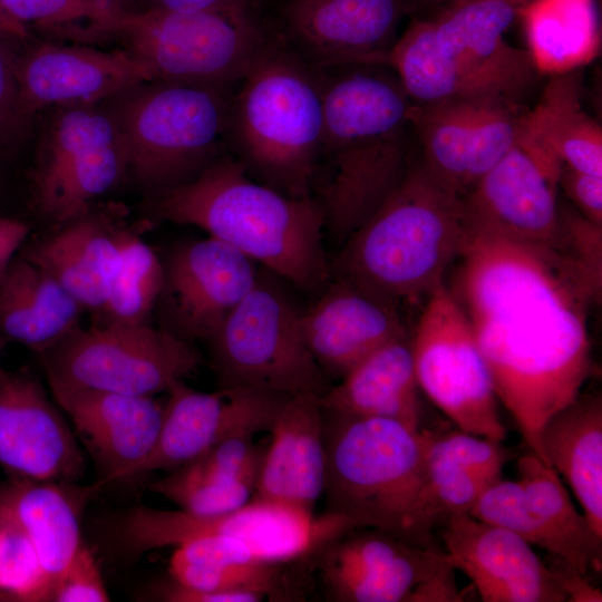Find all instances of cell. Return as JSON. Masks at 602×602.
<instances>
[{
    "instance_id": "6da1fadb",
    "label": "cell",
    "mask_w": 602,
    "mask_h": 602,
    "mask_svg": "<svg viewBox=\"0 0 602 602\" xmlns=\"http://www.w3.org/2000/svg\"><path fill=\"white\" fill-rule=\"evenodd\" d=\"M449 288L489 370L497 400L545 464L541 435L593 373L589 310L601 300L555 251L467 232Z\"/></svg>"
},
{
    "instance_id": "7a4b0ae2",
    "label": "cell",
    "mask_w": 602,
    "mask_h": 602,
    "mask_svg": "<svg viewBox=\"0 0 602 602\" xmlns=\"http://www.w3.org/2000/svg\"><path fill=\"white\" fill-rule=\"evenodd\" d=\"M385 65L322 69L319 161L328 164L319 194L324 227L342 244L388 200L410 164L411 100Z\"/></svg>"
},
{
    "instance_id": "3957f363",
    "label": "cell",
    "mask_w": 602,
    "mask_h": 602,
    "mask_svg": "<svg viewBox=\"0 0 602 602\" xmlns=\"http://www.w3.org/2000/svg\"><path fill=\"white\" fill-rule=\"evenodd\" d=\"M147 222L194 225L298 288H321L331 273L317 198L293 197L253 181L233 156L219 155L192 181L151 194Z\"/></svg>"
},
{
    "instance_id": "277c9868",
    "label": "cell",
    "mask_w": 602,
    "mask_h": 602,
    "mask_svg": "<svg viewBox=\"0 0 602 602\" xmlns=\"http://www.w3.org/2000/svg\"><path fill=\"white\" fill-rule=\"evenodd\" d=\"M526 1H450L437 14L412 21L386 64L414 104L476 96L521 104L540 74L528 51L512 46L505 32Z\"/></svg>"
},
{
    "instance_id": "5b68a950",
    "label": "cell",
    "mask_w": 602,
    "mask_h": 602,
    "mask_svg": "<svg viewBox=\"0 0 602 602\" xmlns=\"http://www.w3.org/2000/svg\"><path fill=\"white\" fill-rule=\"evenodd\" d=\"M467 232L460 198L412 161L378 211L343 243L336 278L401 304H417L445 284Z\"/></svg>"
},
{
    "instance_id": "8992f818",
    "label": "cell",
    "mask_w": 602,
    "mask_h": 602,
    "mask_svg": "<svg viewBox=\"0 0 602 602\" xmlns=\"http://www.w3.org/2000/svg\"><path fill=\"white\" fill-rule=\"evenodd\" d=\"M230 98L225 139L262 184L311 196L323 127V74L269 41Z\"/></svg>"
},
{
    "instance_id": "52a82bcc",
    "label": "cell",
    "mask_w": 602,
    "mask_h": 602,
    "mask_svg": "<svg viewBox=\"0 0 602 602\" xmlns=\"http://www.w3.org/2000/svg\"><path fill=\"white\" fill-rule=\"evenodd\" d=\"M323 416L326 513L353 527H373L433 546L419 508L429 430L326 409Z\"/></svg>"
},
{
    "instance_id": "ba28073f",
    "label": "cell",
    "mask_w": 602,
    "mask_h": 602,
    "mask_svg": "<svg viewBox=\"0 0 602 602\" xmlns=\"http://www.w3.org/2000/svg\"><path fill=\"white\" fill-rule=\"evenodd\" d=\"M229 93L161 81L142 82L111 98L123 136L127 176L147 195L196 177L225 139Z\"/></svg>"
},
{
    "instance_id": "9c48e42d",
    "label": "cell",
    "mask_w": 602,
    "mask_h": 602,
    "mask_svg": "<svg viewBox=\"0 0 602 602\" xmlns=\"http://www.w3.org/2000/svg\"><path fill=\"white\" fill-rule=\"evenodd\" d=\"M100 38L118 40L152 81L229 93L269 42L250 12H185L120 8Z\"/></svg>"
},
{
    "instance_id": "30bf717a",
    "label": "cell",
    "mask_w": 602,
    "mask_h": 602,
    "mask_svg": "<svg viewBox=\"0 0 602 602\" xmlns=\"http://www.w3.org/2000/svg\"><path fill=\"white\" fill-rule=\"evenodd\" d=\"M301 311L271 279H258L206 341L217 388H243L289 397H321L328 377L310 353Z\"/></svg>"
},
{
    "instance_id": "8fae6325",
    "label": "cell",
    "mask_w": 602,
    "mask_h": 602,
    "mask_svg": "<svg viewBox=\"0 0 602 602\" xmlns=\"http://www.w3.org/2000/svg\"><path fill=\"white\" fill-rule=\"evenodd\" d=\"M48 383L155 396L200 363L192 342L147 324H80L38 353Z\"/></svg>"
},
{
    "instance_id": "7c38bea8",
    "label": "cell",
    "mask_w": 602,
    "mask_h": 602,
    "mask_svg": "<svg viewBox=\"0 0 602 602\" xmlns=\"http://www.w3.org/2000/svg\"><path fill=\"white\" fill-rule=\"evenodd\" d=\"M350 528L351 523L336 514L315 516L252 497L236 509L211 515L136 506L120 516L115 536L125 553L134 556L198 537L225 536L241 540L261 560L290 562Z\"/></svg>"
},
{
    "instance_id": "4fadbf2b",
    "label": "cell",
    "mask_w": 602,
    "mask_h": 602,
    "mask_svg": "<svg viewBox=\"0 0 602 602\" xmlns=\"http://www.w3.org/2000/svg\"><path fill=\"white\" fill-rule=\"evenodd\" d=\"M419 389L460 430L503 441L493 380L458 301L444 284L424 303L411 332Z\"/></svg>"
},
{
    "instance_id": "5bb4252c",
    "label": "cell",
    "mask_w": 602,
    "mask_h": 602,
    "mask_svg": "<svg viewBox=\"0 0 602 602\" xmlns=\"http://www.w3.org/2000/svg\"><path fill=\"white\" fill-rule=\"evenodd\" d=\"M126 176V149L111 113L96 105L61 107L38 146L33 204L57 226L88 212Z\"/></svg>"
},
{
    "instance_id": "9a60e30c",
    "label": "cell",
    "mask_w": 602,
    "mask_h": 602,
    "mask_svg": "<svg viewBox=\"0 0 602 602\" xmlns=\"http://www.w3.org/2000/svg\"><path fill=\"white\" fill-rule=\"evenodd\" d=\"M561 166L520 123L513 147L460 200L466 231L503 236L563 256L557 201Z\"/></svg>"
},
{
    "instance_id": "2e32d148",
    "label": "cell",
    "mask_w": 602,
    "mask_h": 602,
    "mask_svg": "<svg viewBox=\"0 0 602 602\" xmlns=\"http://www.w3.org/2000/svg\"><path fill=\"white\" fill-rule=\"evenodd\" d=\"M521 104L501 96H476L411 104L410 128L420 163L460 200L515 144Z\"/></svg>"
},
{
    "instance_id": "e0dca14e",
    "label": "cell",
    "mask_w": 602,
    "mask_h": 602,
    "mask_svg": "<svg viewBox=\"0 0 602 602\" xmlns=\"http://www.w3.org/2000/svg\"><path fill=\"white\" fill-rule=\"evenodd\" d=\"M168 573L171 582L157 595L167 602L303 601L313 583L307 556L269 562L241 540L225 536L175 546Z\"/></svg>"
},
{
    "instance_id": "ac0fdd59",
    "label": "cell",
    "mask_w": 602,
    "mask_h": 602,
    "mask_svg": "<svg viewBox=\"0 0 602 602\" xmlns=\"http://www.w3.org/2000/svg\"><path fill=\"white\" fill-rule=\"evenodd\" d=\"M309 557L326 598L337 602H406L418 584L453 565L435 546H418L373 527L347 530Z\"/></svg>"
},
{
    "instance_id": "d6986e66",
    "label": "cell",
    "mask_w": 602,
    "mask_h": 602,
    "mask_svg": "<svg viewBox=\"0 0 602 602\" xmlns=\"http://www.w3.org/2000/svg\"><path fill=\"white\" fill-rule=\"evenodd\" d=\"M162 262L159 328L192 343L207 341L258 279L253 260L210 236L173 247Z\"/></svg>"
},
{
    "instance_id": "ffe728a7",
    "label": "cell",
    "mask_w": 602,
    "mask_h": 602,
    "mask_svg": "<svg viewBox=\"0 0 602 602\" xmlns=\"http://www.w3.org/2000/svg\"><path fill=\"white\" fill-rule=\"evenodd\" d=\"M157 440L132 476L172 472L216 444L269 431L289 396L243 388L203 392L183 380L171 386Z\"/></svg>"
},
{
    "instance_id": "44dd1931",
    "label": "cell",
    "mask_w": 602,
    "mask_h": 602,
    "mask_svg": "<svg viewBox=\"0 0 602 602\" xmlns=\"http://www.w3.org/2000/svg\"><path fill=\"white\" fill-rule=\"evenodd\" d=\"M408 0H285L287 45L307 64L324 69L383 65Z\"/></svg>"
},
{
    "instance_id": "7402d4cb",
    "label": "cell",
    "mask_w": 602,
    "mask_h": 602,
    "mask_svg": "<svg viewBox=\"0 0 602 602\" xmlns=\"http://www.w3.org/2000/svg\"><path fill=\"white\" fill-rule=\"evenodd\" d=\"M0 467L9 477L77 483L84 454L60 408L23 370L0 371Z\"/></svg>"
},
{
    "instance_id": "603a6c76",
    "label": "cell",
    "mask_w": 602,
    "mask_h": 602,
    "mask_svg": "<svg viewBox=\"0 0 602 602\" xmlns=\"http://www.w3.org/2000/svg\"><path fill=\"white\" fill-rule=\"evenodd\" d=\"M441 523L445 552L484 602L567 601L550 566L518 535L469 513L448 516Z\"/></svg>"
},
{
    "instance_id": "cb8c5ba5",
    "label": "cell",
    "mask_w": 602,
    "mask_h": 602,
    "mask_svg": "<svg viewBox=\"0 0 602 602\" xmlns=\"http://www.w3.org/2000/svg\"><path fill=\"white\" fill-rule=\"evenodd\" d=\"M21 105L31 118L48 107L95 105L152 81L125 49L43 42L16 58Z\"/></svg>"
},
{
    "instance_id": "d4e9b609",
    "label": "cell",
    "mask_w": 602,
    "mask_h": 602,
    "mask_svg": "<svg viewBox=\"0 0 602 602\" xmlns=\"http://www.w3.org/2000/svg\"><path fill=\"white\" fill-rule=\"evenodd\" d=\"M48 386L75 435L99 465V482L106 485L132 477L157 440L164 404L154 396Z\"/></svg>"
},
{
    "instance_id": "484cf974",
    "label": "cell",
    "mask_w": 602,
    "mask_h": 602,
    "mask_svg": "<svg viewBox=\"0 0 602 602\" xmlns=\"http://www.w3.org/2000/svg\"><path fill=\"white\" fill-rule=\"evenodd\" d=\"M300 328L326 376L339 379L377 348L410 334L399 304L338 278L301 312Z\"/></svg>"
},
{
    "instance_id": "4316f807",
    "label": "cell",
    "mask_w": 602,
    "mask_h": 602,
    "mask_svg": "<svg viewBox=\"0 0 602 602\" xmlns=\"http://www.w3.org/2000/svg\"><path fill=\"white\" fill-rule=\"evenodd\" d=\"M129 226L120 206L94 208L20 254L52 275L94 315L100 310Z\"/></svg>"
},
{
    "instance_id": "83f0119b",
    "label": "cell",
    "mask_w": 602,
    "mask_h": 602,
    "mask_svg": "<svg viewBox=\"0 0 602 602\" xmlns=\"http://www.w3.org/2000/svg\"><path fill=\"white\" fill-rule=\"evenodd\" d=\"M320 397H290L270 430L253 497L313 513L326 483L324 416Z\"/></svg>"
},
{
    "instance_id": "f1b7e54d",
    "label": "cell",
    "mask_w": 602,
    "mask_h": 602,
    "mask_svg": "<svg viewBox=\"0 0 602 602\" xmlns=\"http://www.w3.org/2000/svg\"><path fill=\"white\" fill-rule=\"evenodd\" d=\"M103 486L17 477L0 483V522L30 540L52 586L84 541L82 514Z\"/></svg>"
},
{
    "instance_id": "f546056e",
    "label": "cell",
    "mask_w": 602,
    "mask_h": 602,
    "mask_svg": "<svg viewBox=\"0 0 602 602\" xmlns=\"http://www.w3.org/2000/svg\"><path fill=\"white\" fill-rule=\"evenodd\" d=\"M323 409L388 418L419 429L420 402L411 333L366 356L320 397Z\"/></svg>"
},
{
    "instance_id": "4dcf8cb0",
    "label": "cell",
    "mask_w": 602,
    "mask_h": 602,
    "mask_svg": "<svg viewBox=\"0 0 602 602\" xmlns=\"http://www.w3.org/2000/svg\"><path fill=\"white\" fill-rule=\"evenodd\" d=\"M266 446L255 444L253 436L225 439L168 472L151 489L194 514L236 509L253 497Z\"/></svg>"
},
{
    "instance_id": "1f68e13d",
    "label": "cell",
    "mask_w": 602,
    "mask_h": 602,
    "mask_svg": "<svg viewBox=\"0 0 602 602\" xmlns=\"http://www.w3.org/2000/svg\"><path fill=\"white\" fill-rule=\"evenodd\" d=\"M84 311L52 275L22 256L0 279V336L37 353L78 327Z\"/></svg>"
},
{
    "instance_id": "d6a6232c",
    "label": "cell",
    "mask_w": 602,
    "mask_h": 602,
    "mask_svg": "<svg viewBox=\"0 0 602 602\" xmlns=\"http://www.w3.org/2000/svg\"><path fill=\"white\" fill-rule=\"evenodd\" d=\"M541 444L546 464L561 474L602 540V399L581 395L545 424Z\"/></svg>"
},
{
    "instance_id": "836d02e7",
    "label": "cell",
    "mask_w": 602,
    "mask_h": 602,
    "mask_svg": "<svg viewBox=\"0 0 602 602\" xmlns=\"http://www.w3.org/2000/svg\"><path fill=\"white\" fill-rule=\"evenodd\" d=\"M580 69L550 76L521 127L563 165L602 176V128L583 108Z\"/></svg>"
},
{
    "instance_id": "e575fe53",
    "label": "cell",
    "mask_w": 602,
    "mask_h": 602,
    "mask_svg": "<svg viewBox=\"0 0 602 602\" xmlns=\"http://www.w3.org/2000/svg\"><path fill=\"white\" fill-rule=\"evenodd\" d=\"M527 51L540 75H557L592 62L601 50L596 0H527L517 10Z\"/></svg>"
},
{
    "instance_id": "d590c367",
    "label": "cell",
    "mask_w": 602,
    "mask_h": 602,
    "mask_svg": "<svg viewBox=\"0 0 602 602\" xmlns=\"http://www.w3.org/2000/svg\"><path fill=\"white\" fill-rule=\"evenodd\" d=\"M517 473L531 508L559 543V559L585 576L600 573L602 540L574 506L560 474L532 452L518 459Z\"/></svg>"
},
{
    "instance_id": "8d00e7d4",
    "label": "cell",
    "mask_w": 602,
    "mask_h": 602,
    "mask_svg": "<svg viewBox=\"0 0 602 602\" xmlns=\"http://www.w3.org/2000/svg\"><path fill=\"white\" fill-rule=\"evenodd\" d=\"M163 285V262L136 231L126 232L95 322L151 323Z\"/></svg>"
},
{
    "instance_id": "74e56055",
    "label": "cell",
    "mask_w": 602,
    "mask_h": 602,
    "mask_svg": "<svg viewBox=\"0 0 602 602\" xmlns=\"http://www.w3.org/2000/svg\"><path fill=\"white\" fill-rule=\"evenodd\" d=\"M0 7L28 30L32 25L79 39H99L124 6L120 0H0Z\"/></svg>"
},
{
    "instance_id": "f35d334b",
    "label": "cell",
    "mask_w": 602,
    "mask_h": 602,
    "mask_svg": "<svg viewBox=\"0 0 602 602\" xmlns=\"http://www.w3.org/2000/svg\"><path fill=\"white\" fill-rule=\"evenodd\" d=\"M469 514L479 521L506 528L528 544L560 557L557 541L531 508L518 482L498 479L484 491Z\"/></svg>"
},
{
    "instance_id": "ab89813d",
    "label": "cell",
    "mask_w": 602,
    "mask_h": 602,
    "mask_svg": "<svg viewBox=\"0 0 602 602\" xmlns=\"http://www.w3.org/2000/svg\"><path fill=\"white\" fill-rule=\"evenodd\" d=\"M52 581L30 540L0 522V602H49Z\"/></svg>"
},
{
    "instance_id": "60d3db41",
    "label": "cell",
    "mask_w": 602,
    "mask_h": 602,
    "mask_svg": "<svg viewBox=\"0 0 602 602\" xmlns=\"http://www.w3.org/2000/svg\"><path fill=\"white\" fill-rule=\"evenodd\" d=\"M564 234V256L580 271L592 289L602 293V225L576 210L560 204Z\"/></svg>"
},
{
    "instance_id": "b9f144b4",
    "label": "cell",
    "mask_w": 602,
    "mask_h": 602,
    "mask_svg": "<svg viewBox=\"0 0 602 602\" xmlns=\"http://www.w3.org/2000/svg\"><path fill=\"white\" fill-rule=\"evenodd\" d=\"M110 596L98 563L81 542L75 555L54 583L49 602H106Z\"/></svg>"
},
{
    "instance_id": "7bdbcfd3",
    "label": "cell",
    "mask_w": 602,
    "mask_h": 602,
    "mask_svg": "<svg viewBox=\"0 0 602 602\" xmlns=\"http://www.w3.org/2000/svg\"><path fill=\"white\" fill-rule=\"evenodd\" d=\"M30 119L20 100L16 57L0 37V153L21 142Z\"/></svg>"
},
{
    "instance_id": "ee69618b",
    "label": "cell",
    "mask_w": 602,
    "mask_h": 602,
    "mask_svg": "<svg viewBox=\"0 0 602 602\" xmlns=\"http://www.w3.org/2000/svg\"><path fill=\"white\" fill-rule=\"evenodd\" d=\"M559 187L589 221L602 225V176L561 166Z\"/></svg>"
},
{
    "instance_id": "f6af8a7d",
    "label": "cell",
    "mask_w": 602,
    "mask_h": 602,
    "mask_svg": "<svg viewBox=\"0 0 602 602\" xmlns=\"http://www.w3.org/2000/svg\"><path fill=\"white\" fill-rule=\"evenodd\" d=\"M453 565L421 582L409 593L406 602H460L464 595L455 581Z\"/></svg>"
},
{
    "instance_id": "bcb514c9",
    "label": "cell",
    "mask_w": 602,
    "mask_h": 602,
    "mask_svg": "<svg viewBox=\"0 0 602 602\" xmlns=\"http://www.w3.org/2000/svg\"><path fill=\"white\" fill-rule=\"evenodd\" d=\"M256 0H143L142 8L185 12H250Z\"/></svg>"
},
{
    "instance_id": "7dc6e473",
    "label": "cell",
    "mask_w": 602,
    "mask_h": 602,
    "mask_svg": "<svg viewBox=\"0 0 602 602\" xmlns=\"http://www.w3.org/2000/svg\"><path fill=\"white\" fill-rule=\"evenodd\" d=\"M560 562L556 566L550 569L555 575L561 588L572 602H601V590L589 582L588 576L581 574L566 562L556 557Z\"/></svg>"
},
{
    "instance_id": "c3c4849f",
    "label": "cell",
    "mask_w": 602,
    "mask_h": 602,
    "mask_svg": "<svg viewBox=\"0 0 602 602\" xmlns=\"http://www.w3.org/2000/svg\"><path fill=\"white\" fill-rule=\"evenodd\" d=\"M29 234V226L16 219L0 216V279Z\"/></svg>"
},
{
    "instance_id": "681fc988",
    "label": "cell",
    "mask_w": 602,
    "mask_h": 602,
    "mask_svg": "<svg viewBox=\"0 0 602 602\" xmlns=\"http://www.w3.org/2000/svg\"><path fill=\"white\" fill-rule=\"evenodd\" d=\"M454 0H408L410 11L443 6Z\"/></svg>"
},
{
    "instance_id": "f907efd6",
    "label": "cell",
    "mask_w": 602,
    "mask_h": 602,
    "mask_svg": "<svg viewBox=\"0 0 602 602\" xmlns=\"http://www.w3.org/2000/svg\"><path fill=\"white\" fill-rule=\"evenodd\" d=\"M2 347H3V341H2V338H1V336H0V371L3 369V368L1 367V352H2Z\"/></svg>"
}]
</instances>
